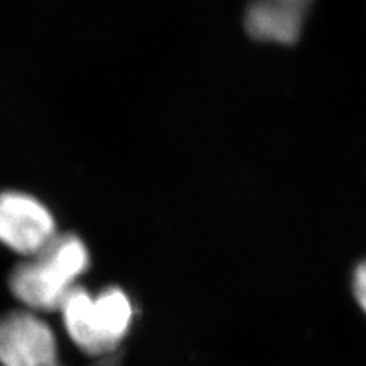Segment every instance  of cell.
<instances>
[{
	"label": "cell",
	"mask_w": 366,
	"mask_h": 366,
	"mask_svg": "<svg viewBox=\"0 0 366 366\" xmlns=\"http://www.w3.org/2000/svg\"><path fill=\"white\" fill-rule=\"evenodd\" d=\"M94 366H119V359L114 354H109V356L101 357V360Z\"/></svg>",
	"instance_id": "8"
},
{
	"label": "cell",
	"mask_w": 366,
	"mask_h": 366,
	"mask_svg": "<svg viewBox=\"0 0 366 366\" xmlns=\"http://www.w3.org/2000/svg\"><path fill=\"white\" fill-rule=\"evenodd\" d=\"M56 234L51 211L25 192H0V242L20 255L32 257Z\"/></svg>",
	"instance_id": "3"
},
{
	"label": "cell",
	"mask_w": 366,
	"mask_h": 366,
	"mask_svg": "<svg viewBox=\"0 0 366 366\" xmlns=\"http://www.w3.org/2000/svg\"><path fill=\"white\" fill-rule=\"evenodd\" d=\"M273 2H277V4L289 8V9L295 11V13L305 17L315 0H273Z\"/></svg>",
	"instance_id": "7"
},
{
	"label": "cell",
	"mask_w": 366,
	"mask_h": 366,
	"mask_svg": "<svg viewBox=\"0 0 366 366\" xmlns=\"http://www.w3.org/2000/svg\"><path fill=\"white\" fill-rule=\"evenodd\" d=\"M304 21V16L273 0H252L244 14V26L252 39L280 44L300 39Z\"/></svg>",
	"instance_id": "5"
},
{
	"label": "cell",
	"mask_w": 366,
	"mask_h": 366,
	"mask_svg": "<svg viewBox=\"0 0 366 366\" xmlns=\"http://www.w3.org/2000/svg\"><path fill=\"white\" fill-rule=\"evenodd\" d=\"M60 312L75 345L98 357L113 354L133 322V304L118 287H107L94 296L75 285Z\"/></svg>",
	"instance_id": "2"
},
{
	"label": "cell",
	"mask_w": 366,
	"mask_h": 366,
	"mask_svg": "<svg viewBox=\"0 0 366 366\" xmlns=\"http://www.w3.org/2000/svg\"><path fill=\"white\" fill-rule=\"evenodd\" d=\"M354 295L366 313V261H363L354 273Z\"/></svg>",
	"instance_id": "6"
},
{
	"label": "cell",
	"mask_w": 366,
	"mask_h": 366,
	"mask_svg": "<svg viewBox=\"0 0 366 366\" xmlns=\"http://www.w3.org/2000/svg\"><path fill=\"white\" fill-rule=\"evenodd\" d=\"M89 267V252L74 234L56 235L39 254L11 272L9 287L32 310H60L75 281Z\"/></svg>",
	"instance_id": "1"
},
{
	"label": "cell",
	"mask_w": 366,
	"mask_h": 366,
	"mask_svg": "<svg viewBox=\"0 0 366 366\" xmlns=\"http://www.w3.org/2000/svg\"><path fill=\"white\" fill-rule=\"evenodd\" d=\"M0 366H60L51 327L29 312L0 317Z\"/></svg>",
	"instance_id": "4"
}]
</instances>
